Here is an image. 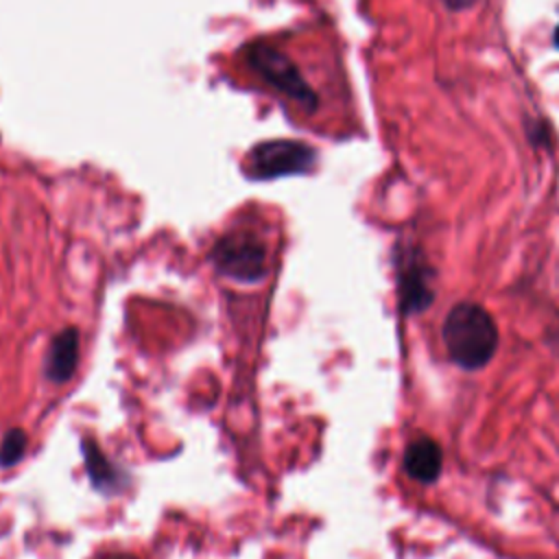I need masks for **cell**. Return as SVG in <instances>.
<instances>
[{
    "instance_id": "6da1fadb",
    "label": "cell",
    "mask_w": 559,
    "mask_h": 559,
    "mask_svg": "<svg viewBox=\"0 0 559 559\" xmlns=\"http://www.w3.org/2000/svg\"><path fill=\"white\" fill-rule=\"evenodd\" d=\"M441 338L450 360L472 371L493 358L500 334L493 317L480 304L459 301L443 319Z\"/></svg>"
},
{
    "instance_id": "7a4b0ae2",
    "label": "cell",
    "mask_w": 559,
    "mask_h": 559,
    "mask_svg": "<svg viewBox=\"0 0 559 559\" xmlns=\"http://www.w3.org/2000/svg\"><path fill=\"white\" fill-rule=\"evenodd\" d=\"M210 260L223 277L240 284H258L266 277V247L253 231H227L212 245Z\"/></svg>"
},
{
    "instance_id": "3957f363",
    "label": "cell",
    "mask_w": 559,
    "mask_h": 559,
    "mask_svg": "<svg viewBox=\"0 0 559 559\" xmlns=\"http://www.w3.org/2000/svg\"><path fill=\"white\" fill-rule=\"evenodd\" d=\"M245 59L249 68L262 76L275 92L295 100L306 109H314L319 98L308 81L301 76L299 68L282 50L266 41H253L245 48Z\"/></svg>"
},
{
    "instance_id": "277c9868",
    "label": "cell",
    "mask_w": 559,
    "mask_h": 559,
    "mask_svg": "<svg viewBox=\"0 0 559 559\" xmlns=\"http://www.w3.org/2000/svg\"><path fill=\"white\" fill-rule=\"evenodd\" d=\"M317 162V151L299 140H264L245 155V173L249 179L269 181L288 175H304Z\"/></svg>"
},
{
    "instance_id": "5b68a950",
    "label": "cell",
    "mask_w": 559,
    "mask_h": 559,
    "mask_svg": "<svg viewBox=\"0 0 559 559\" xmlns=\"http://www.w3.org/2000/svg\"><path fill=\"white\" fill-rule=\"evenodd\" d=\"M432 271L424 262L421 253H402L397 264V288H400V308L406 314L421 312L430 306L435 293L430 288Z\"/></svg>"
},
{
    "instance_id": "8992f818",
    "label": "cell",
    "mask_w": 559,
    "mask_h": 559,
    "mask_svg": "<svg viewBox=\"0 0 559 559\" xmlns=\"http://www.w3.org/2000/svg\"><path fill=\"white\" fill-rule=\"evenodd\" d=\"M79 362V332L74 328H66L57 332L48 345L44 358V376L55 384L68 382Z\"/></svg>"
},
{
    "instance_id": "52a82bcc",
    "label": "cell",
    "mask_w": 559,
    "mask_h": 559,
    "mask_svg": "<svg viewBox=\"0 0 559 559\" xmlns=\"http://www.w3.org/2000/svg\"><path fill=\"white\" fill-rule=\"evenodd\" d=\"M404 472L408 478L430 485L439 478L443 467V452L441 445L430 437L413 439L404 450Z\"/></svg>"
},
{
    "instance_id": "ba28073f",
    "label": "cell",
    "mask_w": 559,
    "mask_h": 559,
    "mask_svg": "<svg viewBox=\"0 0 559 559\" xmlns=\"http://www.w3.org/2000/svg\"><path fill=\"white\" fill-rule=\"evenodd\" d=\"M81 452H83L85 472L96 491L109 496L120 491L127 485V476L105 456V452L98 448L96 441H92L90 437H83Z\"/></svg>"
},
{
    "instance_id": "9c48e42d",
    "label": "cell",
    "mask_w": 559,
    "mask_h": 559,
    "mask_svg": "<svg viewBox=\"0 0 559 559\" xmlns=\"http://www.w3.org/2000/svg\"><path fill=\"white\" fill-rule=\"evenodd\" d=\"M26 452V435L22 428H11L0 441V469L13 467Z\"/></svg>"
},
{
    "instance_id": "30bf717a",
    "label": "cell",
    "mask_w": 559,
    "mask_h": 559,
    "mask_svg": "<svg viewBox=\"0 0 559 559\" xmlns=\"http://www.w3.org/2000/svg\"><path fill=\"white\" fill-rule=\"evenodd\" d=\"M555 46H557V48H559V26H557V28H555Z\"/></svg>"
}]
</instances>
